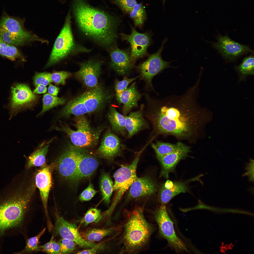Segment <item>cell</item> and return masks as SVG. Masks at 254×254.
Returning <instances> with one entry per match:
<instances>
[{
	"instance_id": "cell-41",
	"label": "cell",
	"mask_w": 254,
	"mask_h": 254,
	"mask_svg": "<svg viewBox=\"0 0 254 254\" xmlns=\"http://www.w3.org/2000/svg\"><path fill=\"white\" fill-rule=\"evenodd\" d=\"M112 2L118 6L126 14H129L137 3L136 0H112Z\"/></svg>"
},
{
	"instance_id": "cell-1",
	"label": "cell",
	"mask_w": 254,
	"mask_h": 254,
	"mask_svg": "<svg viewBox=\"0 0 254 254\" xmlns=\"http://www.w3.org/2000/svg\"><path fill=\"white\" fill-rule=\"evenodd\" d=\"M194 87L180 96L168 97L154 105L151 120L155 135H171L191 143L196 142L204 117L196 101Z\"/></svg>"
},
{
	"instance_id": "cell-12",
	"label": "cell",
	"mask_w": 254,
	"mask_h": 254,
	"mask_svg": "<svg viewBox=\"0 0 254 254\" xmlns=\"http://www.w3.org/2000/svg\"><path fill=\"white\" fill-rule=\"evenodd\" d=\"M24 20L9 16L4 11L0 20V26L8 32L25 40L28 43L38 41L47 43L24 28Z\"/></svg>"
},
{
	"instance_id": "cell-49",
	"label": "cell",
	"mask_w": 254,
	"mask_h": 254,
	"mask_svg": "<svg viewBox=\"0 0 254 254\" xmlns=\"http://www.w3.org/2000/svg\"><path fill=\"white\" fill-rule=\"evenodd\" d=\"M36 87L33 91L34 93L37 94H43L45 93L47 91V88L43 85L39 84L36 86Z\"/></svg>"
},
{
	"instance_id": "cell-13",
	"label": "cell",
	"mask_w": 254,
	"mask_h": 254,
	"mask_svg": "<svg viewBox=\"0 0 254 254\" xmlns=\"http://www.w3.org/2000/svg\"><path fill=\"white\" fill-rule=\"evenodd\" d=\"M88 113L102 109L113 96V94L103 87L99 85L80 95Z\"/></svg>"
},
{
	"instance_id": "cell-18",
	"label": "cell",
	"mask_w": 254,
	"mask_h": 254,
	"mask_svg": "<svg viewBox=\"0 0 254 254\" xmlns=\"http://www.w3.org/2000/svg\"><path fill=\"white\" fill-rule=\"evenodd\" d=\"M52 166L45 164L38 171L35 179L36 185L40 191L48 223L50 222L48 214L47 204L49 192L52 185Z\"/></svg>"
},
{
	"instance_id": "cell-11",
	"label": "cell",
	"mask_w": 254,
	"mask_h": 254,
	"mask_svg": "<svg viewBox=\"0 0 254 254\" xmlns=\"http://www.w3.org/2000/svg\"><path fill=\"white\" fill-rule=\"evenodd\" d=\"M167 40V38L164 39L159 50L150 55L147 60L139 66L142 78L151 87H152L151 81L154 77L164 69L171 67L170 65L171 62L164 60L161 56L164 44Z\"/></svg>"
},
{
	"instance_id": "cell-23",
	"label": "cell",
	"mask_w": 254,
	"mask_h": 254,
	"mask_svg": "<svg viewBox=\"0 0 254 254\" xmlns=\"http://www.w3.org/2000/svg\"><path fill=\"white\" fill-rule=\"evenodd\" d=\"M157 190L155 183L148 177L137 178L130 186L128 196L132 198L151 195Z\"/></svg>"
},
{
	"instance_id": "cell-6",
	"label": "cell",
	"mask_w": 254,
	"mask_h": 254,
	"mask_svg": "<svg viewBox=\"0 0 254 254\" xmlns=\"http://www.w3.org/2000/svg\"><path fill=\"white\" fill-rule=\"evenodd\" d=\"M71 19L69 11L63 27L55 41L45 68L59 62L73 51L75 44L71 28Z\"/></svg>"
},
{
	"instance_id": "cell-45",
	"label": "cell",
	"mask_w": 254,
	"mask_h": 254,
	"mask_svg": "<svg viewBox=\"0 0 254 254\" xmlns=\"http://www.w3.org/2000/svg\"><path fill=\"white\" fill-rule=\"evenodd\" d=\"M71 74L70 72L61 71L55 72L51 73V77L52 82L57 84L64 85L66 79L70 77Z\"/></svg>"
},
{
	"instance_id": "cell-7",
	"label": "cell",
	"mask_w": 254,
	"mask_h": 254,
	"mask_svg": "<svg viewBox=\"0 0 254 254\" xmlns=\"http://www.w3.org/2000/svg\"><path fill=\"white\" fill-rule=\"evenodd\" d=\"M139 157V155H137L130 164L122 165L114 174L113 190L116 191L117 194L110 207L106 211L107 214L111 215L124 193L137 178L136 170Z\"/></svg>"
},
{
	"instance_id": "cell-2",
	"label": "cell",
	"mask_w": 254,
	"mask_h": 254,
	"mask_svg": "<svg viewBox=\"0 0 254 254\" xmlns=\"http://www.w3.org/2000/svg\"><path fill=\"white\" fill-rule=\"evenodd\" d=\"M73 10L78 25L85 35L103 47H113L119 18L94 8L85 0H73Z\"/></svg>"
},
{
	"instance_id": "cell-22",
	"label": "cell",
	"mask_w": 254,
	"mask_h": 254,
	"mask_svg": "<svg viewBox=\"0 0 254 254\" xmlns=\"http://www.w3.org/2000/svg\"><path fill=\"white\" fill-rule=\"evenodd\" d=\"M122 149L119 138L111 131H108L104 135L96 152L103 157L111 159L120 154Z\"/></svg>"
},
{
	"instance_id": "cell-27",
	"label": "cell",
	"mask_w": 254,
	"mask_h": 254,
	"mask_svg": "<svg viewBox=\"0 0 254 254\" xmlns=\"http://www.w3.org/2000/svg\"><path fill=\"white\" fill-rule=\"evenodd\" d=\"M86 107L80 95L69 101L60 111L58 118L68 117L71 115L75 116L88 113Z\"/></svg>"
},
{
	"instance_id": "cell-16",
	"label": "cell",
	"mask_w": 254,
	"mask_h": 254,
	"mask_svg": "<svg viewBox=\"0 0 254 254\" xmlns=\"http://www.w3.org/2000/svg\"><path fill=\"white\" fill-rule=\"evenodd\" d=\"M123 40L129 42L131 46V57L132 60L143 57L146 54L148 47L151 42L150 36L147 32L141 33L137 32L135 28L131 27L130 35L120 34Z\"/></svg>"
},
{
	"instance_id": "cell-39",
	"label": "cell",
	"mask_w": 254,
	"mask_h": 254,
	"mask_svg": "<svg viewBox=\"0 0 254 254\" xmlns=\"http://www.w3.org/2000/svg\"><path fill=\"white\" fill-rule=\"evenodd\" d=\"M101 211L99 209L92 208L87 212L83 220L84 226H87L94 222H98L102 218Z\"/></svg>"
},
{
	"instance_id": "cell-26",
	"label": "cell",
	"mask_w": 254,
	"mask_h": 254,
	"mask_svg": "<svg viewBox=\"0 0 254 254\" xmlns=\"http://www.w3.org/2000/svg\"><path fill=\"white\" fill-rule=\"evenodd\" d=\"M144 105H142L139 110L130 113L125 116V128L128 133L129 137H131L147 125L143 116L142 110Z\"/></svg>"
},
{
	"instance_id": "cell-28",
	"label": "cell",
	"mask_w": 254,
	"mask_h": 254,
	"mask_svg": "<svg viewBox=\"0 0 254 254\" xmlns=\"http://www.w3.org/2000/svg\"><path fill=\"white\" fill-rule=\"evenodd\" d=\"M107 117L112 130L116 133L123 136L127 134L125 128V116L118 112L114 107L111 106Z\"/></svg>"
},
{
	"instance_id": "cell-48",
	"label": "cell",
	"mask_w": 254,
	"mask_h": 254,
	"mask_svg": "<svg viewBox=\"0 0 254 254\" xmlns=\"http://www.w3.org/2000/svg\"><path fill=\"white\" fill-rule=\"evenodd\" d=\"M49 85L48 89V93L54 96L57 95L59 90V88L50 83Z\"/></svg>"
},
{
	"instance_id": "cell-10",
	"label": "cell",
	"mask_w": 254,
	"mask_h": 254,
	"mask_svg": "<svg viewBox=\"0 0 254 254\" xmlns=\"http://www.w3.org/2000/svg\"><path fill=\"white\" fill-rule=\"evenodd\" d=\"M62 151L56 162L58 173L66 180L76 182L77 155L75 147L67 145Z\"/></svg>"
},
{
	"instance_id": "cell-20",
	"label": "cell",
	"mask_w": 254,
	"mask_h": 254,
	"mask_svg": "<svg viewBox=\"0 0 254 254\" xmlns=\"http://www.w3.org/2000/svg\"><path fill=\"white\" fill-rule=\"evenodd\" d=\"M110 55V66L118 74L123 75L130 73L135 63L130 53L116 47L111 49Z\"/></svg>"
},
{
	"instance_id": "cell-35",
	"label": "cell",
	"mask_w": 254,
	"mask_h": 254,
	"mask_svg": "<svg viewBox=\"0 0 254 254\" xmlns=\"http://www.w3.org/2000/svg\"><path fill=\"white\" fill-rule=\"evenodd\" d=\"M135 26L141 27L147 18L145 10L142 3H136L129 13Z\"/></svg>"
},
{
	"instance_id": "cell-24",
	"label": "cell",
	"mask_w": 254,
	"mask_h": 254,
	"mask_svg": "<svg viewBox=\"0 0 254 254\" xmlns=\"http://www.w3.org/2000/svg\"><path fill=\"white\" fill-rule=\"evenodd\" d=\"M134 82L125 91L116 96L119 102L122 103V113L124 115L128 113L133 108L137 106L138 102L142 95L138 91Z\"/></svg>"
},
{
	"instance_id": "cell-15",
	"label": "cell",
	"mask_w": 254,
	"mask_h": 254,
	"mask_svg": "<svg viewBox=\"0 0 254 254\" xmlns=\"http://www.w3.org/2000/svg\"><path fill=\"white\" fill-rule=\"evenodd\" d=\"M217 38V41L213 43V46L226 60L233 61L245 53H253V51L248 46L232 40L227 36L219 34Z\"/></svg>"
},
{
	"instance_id": "cell-8",
	"label": "cell",
	"mask_w": 254,
	"mask_h": 254,
	"mask_svg": "<svg viewBox=\"0 0 254 254\" xmlns=\"http://www.w3.org/2000/svg\"><path fill=\"white\" fill-rule=\"evenodd\" d=\"M155 216L160 234L167 241L170 246L177 252H189L187 246L176 235L173 223L164 205H162L157 209Z\"/></svg>"
},
{
	"instance_id": "cell-32",
	"label": "cell",
	"mask_w": 254,
	"mask_h": 254,
	"mask_svg": "<svg viewBox=\"0 0 254 254\" xmlns=\"http://www.w3.org/2000/svg\"><path fill=\"white\" fill-rule=\"evenodd\" d=\"M0 55L5 57L12 61L17 59L23 61L25 58L16 47L9 45L0 38Z\"/></svg>"
},
{
	"instance_id": "cell-40",
	"label": "cell",
	"mask_w": 254,
	"mask_h": 254,
	"mask_svg": "<svg viewBox=\"0 0 254 254\" xmlns=\"http://www.w3.org/2000/svg\"><path fill=\"white\" fill-rule=\"evenodd\" d=\"M39 247L41 250L48 254H61L59 244L54 240L53 236L49 242Z\"/></svg>"
},
{
	"instance_id": "cell-46",
	"label": "cell",
	"mask_w": 254,
	"mask_h": 254,
	"mask_svg": "<svg viewBox=\"0 0 254 254\" xmlns=\"http://www.w3.org/2000/svg\"><path fill=\"white\" fill-rule=\"evenodd\" d=\"M97 191L94 188L92 185L90 183L87 187L81 193L79 199L82 201H88L91 200Z\"/></svg>"
},
{
	"instance_id": "cell-33",
	"label": "cell",
	"mask_w": 254,
	"mask_h": 254,
	"mask_svg": "<svg viewBox=\"0 0 254 254\" xmlns=\"http://www.w3.org/2000/svg\"><path fill=\"white\" fill-rule=\"evenodd\" d=\"M113 184L109 175L104 173L102 175L100 182V188L103 200L108 204L110 202L111 196L113 191Z\"/></svg>"
},
{
	"instance_id": "cell-47",
	"label": "cell",
	"mask_w": 254,
	"mask_h": 254,
	"mask_svg": "<svg viewBox=\"0 0 254 254\" xmlns=\"http://www.w3.org/2000/svg\"><path fill=\"white\" fill-rule=\"evenodd\" d=\"M103 246L102 245H98L89 248L88 249L85 250H83L79 251L77 253V254H96L101 249H102Z\"/></svg>"
},
{
	"instance_id": "cell-37",
	"label": "cell",
	"mask_w": 254,
	"mask_h": 254,
	"mask_svg": "<svg viewBox=\"0 0 254 254\" xmlns=\"http://www.w3.org/2000/svg\"><path fill=\"white\" fill-rule=\"evenodd\" d=\"M0 38L7 44L16 47L24 45L27 42L23 39L0 26Z\"/></svg>"
},
{
	"instance_id": "cell-4",
	"label": "cell",
	"mask_w": 254,
	"mask_h": 254,
	"mask_svg": "<svg viewBox=\"0 0 254 254\" xmlns=\"http://www.w3.org/2000/svg\"><path fill=\"white\" fill-rule=\"evenodd\" d=\"M152 231L140 208L131 213L124 226L123 240L124 249L130 253L139 250L148 242Z\"/></svg>"
},
{
	"instance_id": "cell-30",
	"label": "cell",
	"mask_w": 254,
	"mask_h": 254,
	"mask_svg": "<svg viewBox=\"0 0 254 254\" xmlns=\"http://www.w3.org/2000/svg\"><path fill=\"white\" fill-rule=\"evenodd\" d=\"M239 76V81H244L248 76L254 75V57L250 56L245 58L241 64L236 68Z\"/></svg>"
},
{
	"instance_id": "cell-19",
	"label": "cell",
	"mask_w": 254,
	"mask_h": 254,
	"mask_svg": "<svg viewBox=\"0 0 254 254\" xmlns=\"http://www.w3.org/2000/svg\"><path fill=\"white\" fill-rule=\"evenodd\" d=\"M77 155L76 182L91 176L98 165L97 160L84 151L75 147Z\"/></svg>"
},
{
	"instance_id": "cell-9",
	"label": "cell",
	"mask_w": 254,
	"mask_h": 254,
	"mask_svg": "<svg viewBox=\"0 0 254 254\" xmlns=\"http://www.w3.org/2000/svg\"><path fill=\"white\" fill-rule=\"evenodd\" d=\"M37 99L28 85L18 83L13 84L11 87L8 106L10 118L20 111L31 107Z\"/></svg>"
},
{
	"instance_id": "cell-21",
	"label": "cell",
	"mask_w": 254,
	"mask_h": 254,
	"mask_svg": "<svg viewBox=\"0 0 254 254\" xmlns=\"http://www.w3.org/2000/svg\"><path fill=\"white\" fill-rule=\"evenodd\" d=\"M190 149V146L182 143L174 151L164 156H157L162 166V175L168 178L169 173L173 171L178 162L188 156Z\"/></svg>"
},
{
	"instance_id": "cell-38",
	"label": "cell",
	"mask_w": 254,
	"mask_h": 254,
	"mask_svg": "<svg viewBox=\"0 0 254 254\" xmlns=\"http://www.w3.org/2000/svg\"><path fill=\"white\" fill-rule=\"evenodd\" d=\"M46 228H44L36 235L28 238L27 241L24 248L18 254L29 253L33 251H40L41 250L38 246L39 240L44 234Z\"/></svg>"
},
{
	"instance_id": "cell-17",
	"label": "cell",
	"mask_w": 254,
	"mask_h": 254,
	"mask_svg": "<svg viewBox=\"0 0 254 254\" xmlns=\"http://www.w3.org/2000/svg\"><path fill=\"white\" fill-rule=\"evenodd\" d=\"M101 65L100 62L92 60L82 63L79 70L75 73V77L87 87L91 89L96 87L99 85Z\"/></svg>"
},
{
	"instance_id": "cell-34",
	"label": "cell",
	"mask_w": 254,
	"mask_h": 254,
	"mask_svg": "<svg viewBox=\"0 0 254 254\" xmlns=\"http://www.w3.org/2000/svg\"><path fill=\"white\" fill-rule=\"evenodd\" d=\"M182 143L179 142L173 144L157 141L155 143H151V145L157 156H159L164 155L174 151L180 146Z\"/></svg>"
},
{
	"instance_id": "cell-31",
	"label": "cell",
	"mask_w": 254,
	"mask_h": 254,
	"mask_svg": "<svg viewBox=\"0 0 254 254\" xmlns=\"http://www.w3.org/2000/svg\"><path fill=\"white\" fill-rule=\"evenodd\" d=\"M114 230L113 228L103 229L92 228L83 232L80 234L86 241L93 243L99 241L103 237L110 234Z\"/></svg>"
},
{
	"instance_id": "cell-5",
	"label": "cell",
	"mask_w": 254,
	"mask_h": 254,
	"mask_svg": "<svg viewBox=\"0 0 254 254\" xmlns=\"http://www.w3.org/2000/svg\"><path fill=\"white\" fill-rule=\"evenodd\" d=\"M75 117L74 125L76 130L72 129L66 123L60 121L56 129L66 134L75 147L81 148L95 145L99 136L100 130L92 129L84 115Z\"/></svg>"
},
{
	"instance_id": "cell-43",
	"label": "cell",
	"mask_w": 254,
	"mask_h": 254,
	"mask_svg": "<svg viewBox=\"0 0 254 254\" xmlns=\"http://www.w3.org/2000/svg\"><path fill=\"white\" fill-rule=\"evenodd\" d=\"M61 254L72 253L75 249L76 243L68 239L62 238L59 241Z\"/></svg>"
},
{
	"instance_id": "cell-29",
	"label": "cell",
	"mask_w": 254,
	"mask_h": 254,
	"mask_svg": "<svg viewBox=\"0 0 254 254\" xmlns=\"http://www.w3.org/2000/svg\"><path fill=\"white\" fill-rule=\"evenodd\" d=\"M49 144L41 147L35 151L29 156L27 168L42 166L45 164L46 158Z\"/></svg>"
},
{
	"instance_id": "cell-42",
	"label": "cell",
	"mask_w": 254,
	"mask_h": 254,
	"mask_svg": "<svg viewBox=\"0 0 254 254\" xmlns=\"http://www.w3.org/2000/svg\"><path fill=\"white\" fill-rule=\"evenodd\" d=\"M139 77V76L135 78H129L127 76H124L123 80L121 81L116 80L115 84L116 96L119 95L126 90L128 88V86L129 84Z\"/></svg>"
},
{
	"instance_id": "cell-3",
	"label": "cell",
	"mask_w": 254,
	"mask_h": 254,
	"mask_svg": "<svg viewBox=\"0 0 254 254\" xmlns=\"http://www.w3.org/2000/svg\"><path fill=\"white\" fill-rule=\"evenodd\" d=\"M35 188L32 185L23 194L0 203V239L21 226Z\"/></svg>"
},
{
	"instance_id": "cell-36",
	"label": "cell",
	"mask_w": 254,
	"mask_h": 254,
	"mask_svg": "<svg viewBox=\"0 0 254 254\" xmlns=\"http://www.w3.org/2000/svg\"><path fill=\"white\" fill-rule=\"evenodd\" d=\"M42 100V108L38 114V116L40 115L54 107L64 104L66 102L65 99L64 98L58 97L49 93L44 95Z\"/></svg>"
},
{
	"instance_id": "cell-44",
	"label": "cell",
	"mask_w": 254,
	"mask_h": 254,
	"mask_svg": "<svg viewBox=\"0 0 254 254\" xmlns=\"http://www.w3.org/2000/svg\"><path fill=\"white\" fill-rule=\"evenodd\" d=\"M51 73L44 72L36 74L34 78V83L36 87L39 84L47 86L50 83L52 82L51 77Z\"/></svg>"
},
{
	"instance_id": "cell-14",
	"label": "cell",
	"mask_w": 254,
	"mask_h": 254,
	"mask_svg": "<svg viewBox=\"0 0 254 254\" xmlns=\"http://www.w3.org/2000/svg\"><path fill=\"white\" fill-rule=\"evenodd\" d=\"M56 215L55 229L62 238L72 241L82 248H89L98 245L84 240L79 232L75 223H70L59 214Z\"/></svg>"
},
{
	"instance_id": "cell-50",
	"label": "cell",
	"mask_w": 254,
	"mask_h": 254,
	"mask_svg": "<svg viewBox=\"0 0 254 254\" xmlns=\"http://www.w3.org/2000/svg\"><path fill=\"white\" fill-rule=\"evenodd\" d=\"M166 0H163V4H164V2H165V1Z\"/></svg>"
},
{
	"instance_id": "cell-25",
	"label": "cell",
	"mask_w": 254,
	"mask_h": 254,
	"mask_svg": "<svg viewBox=\"0 0 254 254\" xmlns=\"http://www.w3.org/2000/svg\"><path fill=\"white\" fill-rule=\"evenodd\" d=\"M188 190L186 183L168 180L162 185L160 188V201L162 205H164L175 196L180 193L188 191Z\"/></svg>"
}]
</instances>
